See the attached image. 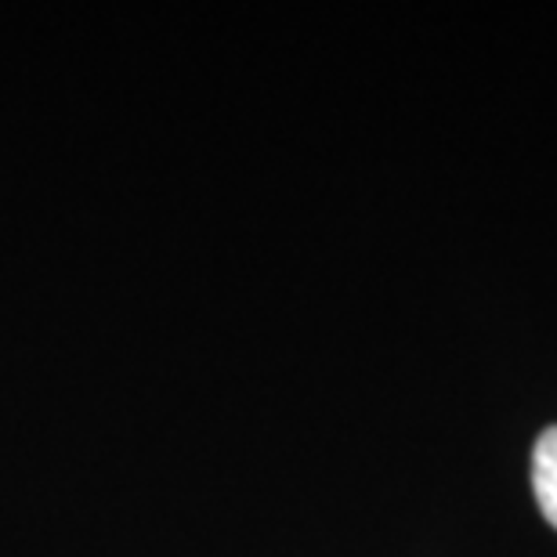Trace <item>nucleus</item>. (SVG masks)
Returning <instances> with one entry per match:
<instances>
[{
	"mask_svg": "<svg viewBox=\"0 0 557 557\" xmlns=\"http://www.w3.org/2000/svg\"><path fill=\"white\" fill-rule=\"evenodd\" d=\"M532 493H536L543 518L557 529V423L540 434L532 449Z\"/></svg>",
	"mask_w": 557,
	"mask_h": 557,
	"instance_id": "f257e3e1",
	"label": "nucleus"
}]
</instances>
